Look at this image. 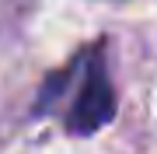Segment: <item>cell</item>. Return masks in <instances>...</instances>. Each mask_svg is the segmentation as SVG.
<instances>
[{
  "label": "cell",
  "mask_w": 157,
  "mask_h": 154,
  "mask_svg": "<svg viewBox=\"0 0 157 154\" xmlns=\"http://www.w3.org/2000/svg\"><path fill=\"white\" fill-rule=\"evenodd\" d=\"M115 119V88L108 81L105 60L84 56L80 60V84L73 88V98L63 112V130L70 137H94Z\"/></svg>",
  "instance_id": "1"
}]
</instances>
